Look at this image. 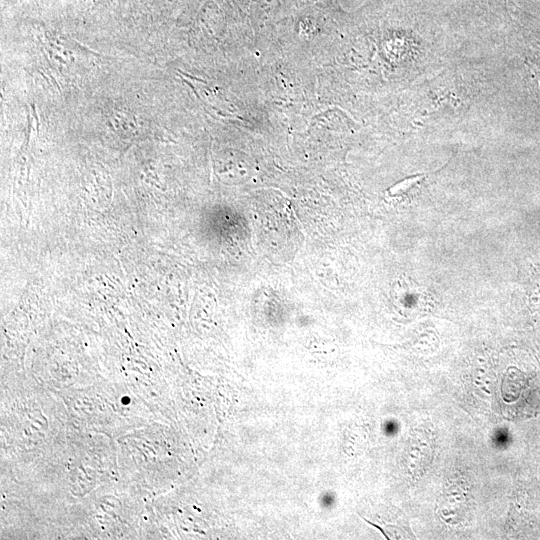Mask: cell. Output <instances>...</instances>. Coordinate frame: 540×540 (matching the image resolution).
I'll return each mask as SVG.
<instances>
[{
	"label": "cell",
	"instance_id": "6da1fadb",
	"mask_svg": "<svg viewBox=\"0 0 540 540\" xmlns=\"http://www.w3.org/2000/svg\"><path fill=\"white\" fill-rule=\"evenodd\" d=\"M425 178V175L418 174L412 177L406 178L403 181L392 186L388 193L391 196H401L407 194L413 187L417 186L422 179Z\"/></svg>",
	"mask_w": 540,
	"mask_h": 540
}]
</instances>
